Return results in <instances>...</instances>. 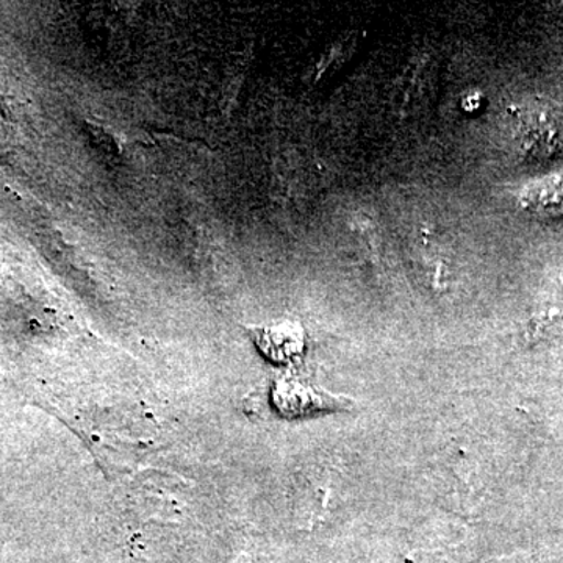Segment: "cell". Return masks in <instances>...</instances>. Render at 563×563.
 Segmentation results:
<instances>
[{
  "mask_svg": "<svg viewBox=\"0 0 563 563\" xmlns=\"http://www.w3.org/2000/svg\"><path fill=\"white\" fill-rule=\"evenodd\" d=\"M272 401L274 409L285 418H303L329 410H343L352 404L350 399L291 377L277 380L273 387Z\"/></svg>",
  "mask_w": 563,
  "mask_h": 563,
  "instance_id": "cell-2",
  "label": "cell"
},
{
  "mask_svg": "<svg viewBox=\"0 0 563 563\" xmlns=\"http://www.w3.org/2000/svg\"><path fill=\"white\" fill-rule=\"evenodd\" d=\"M247 332L263 357L276 365H291L306 352V332L301 322L284 320L250 325Z\"/></svg>",
  "mask_w": 563,
  "mask_h": 563,
  "instance_id": "cell-3",
  "label": "cell"
},
{
  "mask_svg": "<svg viewBox=\"0 0 563 563\" xmlns=\"http://www.w3.org/2000/svg\"><path fill=\"white\" fill-rule=\"evenodd\" d=\"M514 120L518 146L526 161H550L563 151V129L553 110L543 106L518 107L514 110Z\"/></svg>",
  "mask_w": 563,
  "mask_h": 563,
  "instance_id": "cell-1",
  "label": "cell"
}]
</instances>
